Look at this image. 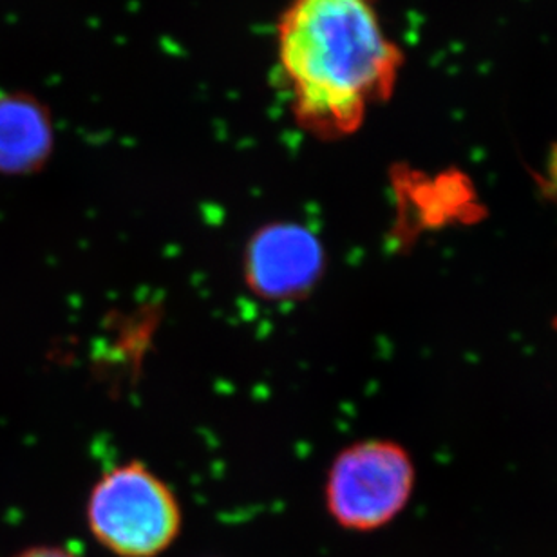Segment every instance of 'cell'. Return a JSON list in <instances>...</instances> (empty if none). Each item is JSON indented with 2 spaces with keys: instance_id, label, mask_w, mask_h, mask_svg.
I'll list each match as a JSON object with an SVG mask.
<instances>
[{
  "instance_id": "cell-5",
  "label": "cell",
  "mask_w": 557,
  "mask_h": 557,
  "mask_svg": "<svg viewBox=\"0 0 557 557\" xmlns=\"http://www.w3.org/2000/svg\"><path fill=\"white\" fill-rule=\"evenodd\" d=\"M53 136L42 103L26 95H0V172L38 171L53 150Z\"/></svg>"
},
{
  "instance_id": "cell-7",
  "label": "cell",
  "mask_w": 557,
  "mask_h": 557,
  "mask_svg": "<svg viewBox=\"0 0 557 557\" xmlns=\"http://www.w3.org/2000/svg\"><path fill=\"white\" fill-rule=\"evenodd\" d=\"M548 180H550V187H553V193L557 194V145L553 150V158H550V163H548Z\"/></svg>"
},
{
  "instance_id": "cell-1",
  "label": "cell",
  "mask_w": 557,
  "mask_h": 557,
  "mask_svg": "<svg viewBox=\"0 0 557 557\" xmlns=\"http://www.w3.org/2000/svg\"><path fill=\"white\" fill-rule=\"evenodd\" d=\"M275 53L295 125L319 139L355 135L392 98L404 65L376 0H288Z\"/></svg>"
},
{
  "instance_id": "cell-6",
  "label": "cell",
  "mask_w": 557,
  "mask_h": 557,
  "mask_svg": "<svg viewBox=\"0 0 557 557\" xmlns=\"http://www.w3.org/2000/svg\"><path fill=\"white\" fill-rule=\"evenodd\" d=\"M18 557H76L75 554L60 547H37L29 548Z\"/></svg>"
},
{
  "instance_id": "cell-3",
  "label": "cell",
  "mask_w": 557,
  "mask_h": 557,
  "mask_svg": "<svg viewBox=\"0 0 557 557\" xmlns=\"http://www.w3.org/2000/svg\"><path fill=\"white\" fill-rule=\"evenodd\" d=\"M413 488L414 466L408 450L389 440H364L333 460L324 499L338 527L371 532L389 525L408 507Z\"/></svg>"
},
{
  "instance_id": "cell-2",
  "label": "cell",
  "mask_w": 557,
  "mask_h": 557,
  "mask_svg": "<svg viewBox=\"0 0 557 557\" xmlns=\"http://www.w3.org/2000/svg\"><path fill=\"white\" fill-rule=\"evenodd\" d=\"M89 531L119 557H156L176 542L182 507L156 472L129 461L103 472L87 504Z\"/></svg>"
},
{
  "instance_id": "cell-4",
  "label": "cell",
  "mask_w": 557,
  "mask_h": 557,
  "mask_svg": "<svg viewBox=\"0 0 557 557\" xmlns=\"http://www.w3.org/2000/svg\"><path fill=\"white\" fill-rule=\"evenodd\" d=\"M324 269L322 245L299 223H270L259 228L245 250V281L269 300H292L308 294Z\"/></svg>"
}]
</instances>
